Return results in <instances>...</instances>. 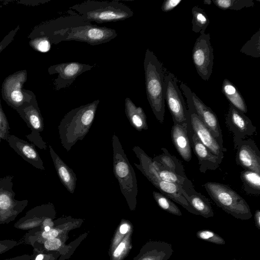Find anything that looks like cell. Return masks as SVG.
<instances>
[{"label": "cell", "instance_id": "6da1fadb", "mask_svg": "<svg viewBox=\"0 0 260 260\" xmlns=\"http://www.w3.org/2000/svg\"><path fill=\"white\" fill-rule=\"evenodd\" d=\"M99 100L80 106L68 112L58 126L62 147L69 151L77 141L83 140L92 124Z\"/></svg>", "mask_w": 260, "mask_h": 260}, {"label": "cell", "instance_id": "7a4b0ae2", "mask_svg": "<svg viewBox=\"0 0 260 260\" xmlns=\"http://www.w3.org/2000/svg\"><path fill=\"white\" fill-rule=\"evenodd\" d=\"M144 69L147 100L154 116L162 124L165 112L164 68L149 49H147L145 54Z\"/></svg>", "mask_w": 260, "mask_h": 260}, {"label": "cell", "instance_id": "3957f363", "mask_svg": "<svg viewBox=\"0 0 260 260\" xmlns=\"http://www.w3.org/2000/svg\"><path fill=\"white\" fill-rule=\"evenodd\" d=\"M70 10L81 16L84 20L97 23L116 22L133 16L132 10L118 1L87 0L70 7Z\"/></svg>", "mask_w": 260, "mask_h": 260}, {"label": "cell", "instance_id": "277c9868", "mask_svg": "<svg viewBox=\"0 0 260 260\" xmlns=\"http://www.w3.org/2000/svg\"><path fill=\"white\" fill-rule=\"evenodd\" d=\"M113 168L121 192L125 198L129 209L134 211L137 205L138 184L134 170L123 149L117 135L112 137Z\"/></svg>", "mask_w": 260, "mask_h": 260}, {"label": "cell", "instance_id": "5b68a950", "mask_svg": "<svg viewBox=\"0 0 260 260\" xmlns=\"http://www.w3.org/2000/svg\"><path fill=\"white\" fill-rule=\"evenodd\" d=\"M203 186L211 199L225 212L239 219L248 220L251 218L248 204L229 186L214 182H207Z\"/></svg>", "mask_w": 260, "mask_h": 260}, {"label": "cell", "instance_id": "8992f818", "mask_svg": "<svg viewBox=\"0 0 260 260\" xmlns=\"http://www.w3.org/2000/svg\"><path fill=\"white\" fill-rule=\"evenodd\" d=\"M117 36L116 30L91 23L75 26L55 32L49 38L51 44L62 41H76L97 45L110 41Z\"/></svg>", "mask_w": 260, "mask_h": 260}, {"label": "cell", "instance_id": "52a82bcc", "mask_svg": "<svg viewBox=\"0 0 260 260\" xmlns=\"http://www.w3.org/2000/svg\"><path fill=\"white\" fill-rule=\"evenodd\" d=\"M165 100L172 115L174 124L185 127L189 139L193 132L184 98L177 84V78L171 73L165 76Z\"/></svg>", "mask_w": 260, "mask_h": 260}, {"label": "cell", "instance_id": "ba28073f", "mask_svg": "<svg viewBox=\"0 0 260 260\" xmlns=\"http://www.w3.org/2000/svg\"><path fill=\"white\" fill-rule=\"evenodd\" d=\"M27 78L26 70H22L9 75L2 83V98L9 106L15 110L34 94L31 91L23 88Z\"/></svg>", "mask_w": 260, "mask_h": 260}, {"label": "cell", "instance_id": "9c48e42d", "mask_svg": "<svg viewBox=\"0 0 260 260\" xmlns=\"http://www.w3.org/2000/svg\"><path fill=\"white\" fill-rule=\"evenodd\" d=\"M13 180V176L11 175L0 179V225L14 220L28 203L27 200L15 199Z\"/></svg>", "mask_w": 260, "mask_h": 260}, {"label": "cell", "instance_id": "30bf717a", "mask_svg": "<svg viewBox=\"0 0 260 260\" xmlns=\"http://www.w3.org/2000/svg\"><path fill=\"white\" fill-rule=\"evenodd\" d=\"M16 111L31 130L26 138L39 148L46 150V143L40 135L44 128L43 118L35 94Z\"/></svg>", "mask_w": 260, "mask_h": 260}, {"label": "cell", "instance_id": "8fae6325", "mask_svg": "<svg viewBox=\"0 0 260 260\" xmlns=\"http://www.w3.org/2000/svg\"><path fill=\"white\" fill-rule=\"evenodd\" d=\"M192 59L197 72L205 81L210 78L213 66V49L209 34H201L194 44Z\"/></svg>", "mask_w": 260, "mask_h": 260}, {"label": "cell", "instance_id": "7c38bea8", "mask_svg": "<svg viewBox=\"0 0 260 260\" xmlns=\"http://www.w3.org/2000/svg\"><path fill=\"white\" fill-rule=\"evenodd\" d=\"M180 89L186 99H188L194 111L201 118L213 137L223 146L221 130L215 113L206 106L191 89L182 82H180Z\"/></svg>", "mask_w": 260, "mask_h": 260}, {"label": "cell", "instance_id": "4fadbf2b", "mask_svg": "<svg viewBox=\"0 0 260 260\" xmlns=\"http://www.w3.org/2000/svg\"><path fill=\"white\" fill-rule=\"evenodd\" d=\"M56 211L52 203L37 206L28 211L25 215L14 224L17 229L30 231L35 228L45 226L52 228L54 225L53 219Z\"/></svg>", "mask_w": 260, "mask_h": 260}, {"label": "cell", "instance_id": "5bb4252c", "mask_svg": "<svg viewBox=\"0 0 260 260\" xmlns=\"http://www.w3.org/2000/svg\"><path fill=\"white\" fill-rule=\"evenodd\" d=\"M93 67L92 65L71 61L52 65L48 72L50 75L58 74L53 85L55 90H59L70 86L79 75Z\"/></svg>", "mask_w": 260, "mask_h": 260}, {"label": "cell", "instance_id": "9a60e30c", "mask_svg": "<svg viewBox=\"0 0 260 260\" xmlns=\"http://www.w3.org/2000/svg\"><path fill=\"white\" fill-rule=\"evenodd\" d=\"M190 125L193 133L201 142L213 154L223 159L226 149L221 145L194 111L190 101L186 99Z\"/></svg>", "mask_w": 260, "mask_h": 260}, {"label": "cell", "instance_id": "2e32d148", "mask_svg": "<svg viewBox=\"0 0 260 260\" xmlns=\"http://www.w3.org/2000/svg\"><path fill=\"white\" fill-rule=\"evenodd\" d=\"M68 13L70 15L61 16L35 27L29 35V38L43 37L49 40V38L58 30L91 23L86 21L81 16L70 10Z\"/></svg>", "mask_w": 260, "mask_h": 260}, {"label": "cell", "instance_id": "e0dca14e", "mask_svg": "<svg viewBox=\"0 0 260 260\" xmlns=\"http://www.w3.org/2000/svg\"><path fill=\"white\" fill-rule=\"evenodd\" d=\"M143 174L162 194L180 205L189 212L196 215H200L182 195V186L161 180L157 174L155 167Z\"/></svg>", "mask_w": 260, "mask_h": 260}, {"label": "cell", "instance_id": "ac0fdd59", "mask_svg": "<svg viewBox=\"0 0 260 260\" xmlns=\"http://www.w3.org/2000/svg\"><path fill=\"white\" fill-rule=\"evenodd\" d=\"M226 123L234 135L235 148L240 141L252 136L256 132V127L250 119L232 105L226 115Z\"/></svg>", "mask_w": 260, "mask_h": 260}, {"label": "cell", "instance_id": "d6986e66", "mask_svg": "<svg viewBox=\"0 0 260 260\" xmlns=\"http://www.w3.org/2000/svg\"><path fill=\"white\" fill-rule=\"evenodd\" d=\"M236 161L245 170L260 174V151L252 140H242L237 144Z\"/></svg>", "mask_w": 260, "mask_h": 260}, {"label": "cell", "instance_id": "ffe728a7", "mask_svg": "<svg viewBox=\"0 0 260 260\" xmlns=\"http://www.w3.org/2000/svg\"><path fill=\"white\" fill-rule=\"evenodd\" d=\"M10 146L24 160L36 169L45 170L43 162L34 144L10 135L7 141Z\"/></svg>", "mask_w": 260, "mask_h": 260}, {"label": "cell", "instance_id": "44dd1931", "mask_svg": "<svg viewBox=\"0 0 260 260\" xmlns=\"http://www.w3.org/2000/svg\"><path fill=\"white\" fill-rule=\"evenodd\" d=\"M173 251L170 243L150 240L143 245L134 260H168Z\"/></svg>", "mask_w": 260, "mask_h": 260}, {"label": "cell", "instance_id": "7402d4cb", "mask_svg": "<svg viewBox=\"0 0 260 260\" xmlns=\"http://www.w3.org/2000/svg\"><path fill=\"white\" fill-rule=\"evenodd\" d=\"M191 146L197 156L200 165L199 170L205 173L207 170H215L220 166L222 158L213 154L193 133L190 139Z\"/></svg>", "mask_w": 260, "mask_h": 260}, {"label": "cell", "instance_id": "603a6c76", "mask_svg": "<svg viewBox=\"0 0 260 260\" xmlns=\"http://www.w3.org/2000/svg\"><path fill=\"white\" fill-rule=\"evenodd\" d=\"M49 148L51 157L60 181L70 193H73L76 186V174L56 154L51 145H49Z\"/></svg>", "mask_w": 260, "mask_h": 260}, {"label": "cell", "instance_id": "cb8c5ba5", "mask_svg": "<svg viewBox=\"0 0 260 260\" xmlns=\"http://www.w3.org/2000/svg\"><path fill=\"white\" fill-rule=\"evenodd\" d=\"M182 194L192 208L200 215L208 218L213 217L214 214L209 200L201 193L197 192L193 186H182Z\"/></svg>", "mask_w": 260, "mask_h": 260}, {"label": "cell", "instance_id": "d4e9b609", "mask_svg": "<svg viewBox=\"0 0 260 260\" xmlns=\"http://www.w3.org/2000/svg\"><path fill=\"white\" fill-rule=\"evenodd\" d=\"M172 142L178 153L185 161L191 159V146L185 127L174 124L171 129Z\"/></svg>", "mask_w": 260, "mask_h": 260}, {"label": "cell", "instance_id": "484cf974", "mask_svg": "<svg viewBox=\"0 0 260 260\" xmlns=\"http://www.w3.org/2000/svg\"><path fill=\"white\" fill-rule=\"evenodd\" d=\"M125 113L131 125L139 132L148 129L146 116L141 107L137 106L129 98L124 101Z\"/></svg>", "mask_w": 260, "mask_h": 260}, {"label": "cell", "instance_id": "4316f807", "mask_svg": "<svg viewBox=\"0 0 260 260\" xmlns=\"http://www.w3.org/2000/svg\"><path fill=\"white\" fill-rule=\"evenodd\" d=\"M221 90L223 94L233 106L243 113L247 112L245 100L237 87L227 79H224Z\"/></svg>", "mask_w": 260, "mask_h": 260}, {"label": "cell", "instance_id": "83f0119b", "mask_svg": "<svg viewBox=\"0 0 260 260\" xmlns=\"http://www.w3.org/2000/svg\"><path fill=\"white\" fill-rule=\"evenodd\" d=\"M161 150L163 153L154 157L152 158L153 160L161 164L166 169L186 177L184 167L180 161L175 156L171 154L167 149L162 148Z\"/></svg>", "mask_w": 260, "mask_h": 260}, {"label": "cell", "instance_id": "f1b7e54d", "mask_svg": "<svg viewBox=\"0 0 260 260\" xmlns=\"http://www.w3.org/2000/svg\"><path fill=\"white\" fill-rule=\"evenodd\" d=\"M154 161V160H153ZM156 170L159 178L166 182L180 185L184 187L193 186L191 181L188 178L182 177L173 172L166 169L161 164L154 161Z\"/></svg>", "mask_w": 260, "mask_h": 260}, {"label": "cell", "instance_id": "f546056e", "mask_svg": "<svg viewBox=\"0 0 260 260\" xmlns=\"http://www.w3.org/2000/svg\"><path fill=\"white\" fill-rule=\"evenodd\" d=\"M240 178L247 194L260 195V174L248 170L241 172Z\"/></svg>", "mask_w": 260, "mask_h": 260}, {"label": "cell", "instance_id": "4dcf8cb0", "mask_svg": "<svg viewBox=\"0 0 260 260\" xmlns=\"http://www.w3.org/2000/svg\"><path fill=\"white\" fill-rule=\"evenodd\" d=\"M192 19V30L196 33L203 34L205 33V30L209 25V19L204 12L200 7L194 6L191 10Z\"/></svg>", "mask_w": 260, "mask_h": 260}, {"label": "cell", "instance_id": "1f68e13d", "mask_svg": "<svg viewBox=\"0 0 260 260\" xmlns=\"http://www.w3.org/2000/svg\"><path fill=\"white\" fill-rule=\"evenodd\" d=\"M133 228L125 235L117 247L110 255L111 260H124L132 248Z\"/></svg>", "mask_w": 260, "mask_h": 260}, {"label": "cell", "instance_id": "d6a6232c", "mask_svg": "<svg viewBox=\"0 0 260 260\" xmlns=\"http://www.w3.org/2000/svg\"><path fill=\"white\" fill-rule=\"evenodd\" d=\"M212 1L216 6L223 10H240L254 5V3L251 0H213Z\"/></svg>", "mask_w": 260, "mask_h": 260}, {"label": "cell", "instance_id": "836d02e7", "mask_svg": "<svg viewBox=\"0 0 260 260\" xmlns=\"http://www.w3.org/2000/svg\"><path fill=\"white\" fill-rule=\"evenodd\" d=\"M152 194L156 203L162 210L175 215H182L177 206L168 197L161 193L155 191H153Z\"/></svg>", "mask_w": 260, "mask_h": 260}, {"label": "cell", "instance_id": "e575fe53", "mask_svg": "<svg viewBox=\"0 0 260 260\" xmlns=\"http://www.w3.org/2000/svg\"><path fill=\"white\" fill-rule=\"evenodd\" d=\"M133 228L132 223L128 220L122 219L111 239L109 254L110 255L125 235Z\"/></svg>", "mask_w": 260, "mask_h": 260}, {"label": "cell", "instance_id": "d590c367", "mask_svg": "<svg viewBox=\"0 0 260 260\" xmlns=\"http://www.w3.org/2000/svg\"><path fill=\"white\" fill-rule=\"evenodd\" d=\"M240 52L253 57H260V30L258 29L241 48Z\"/></svg>", "mask_w": 260, "mask_h": 260}, {"label": "cell", "instance_id": "8d00e7d4", "mask_svg": "<svg viewBox=\"0 0 260 260\" xmlns=\"http://www.w3.org/2000/svg\"><path fill=\"white\" fill-rule=\"evenodd\" d=\"M196 236L199 239L215 244L224 245L225 243L220 236L209 230H200L197 232Z\"/></svg>", "mask_w": 260, "mask_h": 260}, {"label": "cell", "instance_id": "74e56055", "mask_svg": "<svg viewBox=\"0 0 260 260\" xmlns=\"http://www.w3.org/2000/svg\"><path fill=\"white\" fill-rule=\"evenodd\" d=\"M30 39L29 44L35 50L41 52H46L50 50L51 44L48 39L43 37H33Z\"/></svg>", "mask_w": 260, "mask_h": 260}, {"label": "cell", "instance_id": "f35d334b", "mask_svg": "<svg viewBox=\"0 0 260 260\" xmlns=\"http://www.w3.org/2000/svg\"><path fill=\"white\" fill-rule=\"evenodd\" d=\"M60 253L57 251H47L33 248L29 260H57Z\"/></svg>", "mask_w": 260, "mask_h": 260}, {"label": "cell", "instance_id": "ab89813d", "mask_svg": "<svg viewBox=\"0 0 260 260\" xmlns=\"http://www.w3.org/2000/svg\"><path fill=\"white\" fill-rule=\"evenodd\" d=\"M10 129L9 122L3 110L0 99V144L2 140L7 141L10 135Z\"/></svg>", "mask_w": 260, "mask_h": 260}, {"label": "cell", "instance_id": "60d3db41", "mask_svg": "<svg viewBox=\"0 0 260 260\" xmlns=\"http://www.w3.org/2000/svg\"><path fill=\"white\" fill-rule=\"evenodd\" d=\"M19 28L18 25L11 30L0 42V53L13 41Z\"/></svg>", "mask_w": 260, "mask_h": 260}, {"label": "cell", "instance_id": "b9f144b4", "mask_svg": "<svg viewBox=\"0 0 260 260\" xmlns=\"http://www.w3.org/2000/svg\"><path fill=\"white\" fill-rule=\"evenodd\" d=\"M19 244V241L13 240H0V254L8 251Z\"/></svg>", "mask_w": 260, "mask_h": 260}, {"label": "cell", "instance_id": "7bdbcfd3", "mask_svg": "<svg viewBox=\"0 0 260 260\" xmlns=\"http://www.w3.org/2000/svg\"><path fill=\"white\" fill-rule=\"evenodd\" d=\"M181 2V0H166L162 4L161 10L165 12H169L173 10Z\"/></svg>", "mask_w": 260, "mask_h": 260}, {"label": "cell", "instance_id": "ee69618b", "mask_svg": "<svg viewBox=\"0 0 260 260\" xmlns=\"http://www.w3.org/2000/svg\"><path fill=\"white\" fill-rule=\"evenodd\" d=\"M254 223L258 230L260 229V210L257 209L255 211L254 215Z\"/></svg>", "mask_w": 260, "mask_h": 260}, {"label": "cell", "instance_id": "f6af8a7d", "mask_svg": "<svg viewBox=\"0 0 260 260\" xmlns=\"http://www.w3.org/2000/svg\"><path fill=\"white\" fill-rule=\"evenodd\" d=\"M30 259V255L23 254L22 255H19L10 258H7L3 260H29Z\"/></svg>", "mask_w": 260, "mask_h": 260}, {"label": "cell", "instance_id": "bcb514c9", "mask_svg": "<svg viewBox=\"0 0 260 260\" xmlns=\"http://www.w3.org/2000/svg\"><path fill=\"white\" fill-rule=\"evenodd\" d=\"M212 3V1L210 0H204L203 3L206 5H211Z\"/></svg>", "mask_w": 260, "mask_h": 260}, {"label": "cell", "instance_id": "7dc6e473", "mask_svg": "<svg viewBox=\"0 0 260 260\" xmlns=\"http://www.w3.org/2000/svg\"><path fill=\"white\" fill-rule=\"evenodd\" d=\"M232 260H241V259H236V258H234V259H233Z\"/></svg>", "mask_w": 260, "mask_h": 260}]
</instances>
